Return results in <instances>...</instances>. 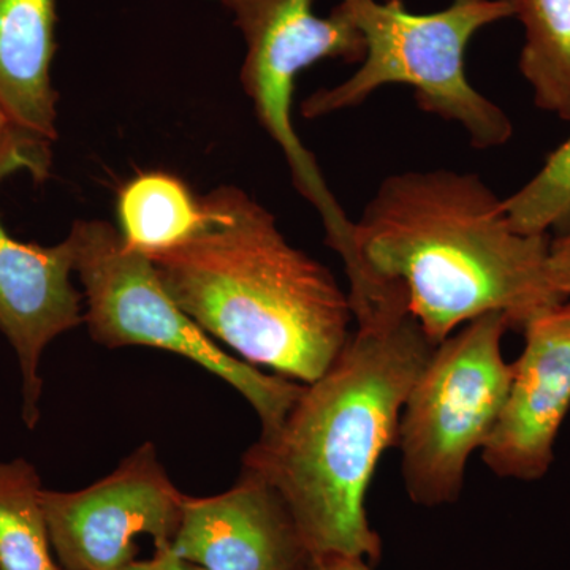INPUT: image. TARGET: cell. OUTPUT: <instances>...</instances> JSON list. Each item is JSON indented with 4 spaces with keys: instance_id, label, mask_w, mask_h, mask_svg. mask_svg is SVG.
<instances>
[{
    "instance_id": "obj_4",
    "label": "cell",
    "mask_w": 570,
    "mask_h": 570,
    "mask_svg": "<svg viewBox=\"0 0 570 570\" xmlns=\"http://www.w3.org/2000/svg\"><path fill=\"white\" fill-rule=\"evenodd\" d=\"M365 40V58L347 80L317 89L302 115L321 119L352 110L389 85L414 91L426 115L460 126L472 148H501L513 135L508 112L469 81L464 52L487 26L515 17V0H452L433 13H412L403 0H340Z\"/></svg>"
},
{
    "instance_id": "obj_20",
    "label": "cell",
    "mask_w": 570,
    "mask_h": 570,
    "mask_svg": "<svg viewBox=\"0 0 570 570\" xmlns=\"http://www.w3.org/2000/svg\"><path fill=\"white\" fill-rule=\"evenodd\" d=\"M14 130L17 129H14L9 116H7L6 110H3L2 105H0V146L7 141V138H9Z\"/></svg>"
},
{
    "instance_id": "obj_2",
    "label": "cell",
    "mask_w": 570,
    "mask_h": 570,
    "mask_svg": "<svg viewBox=\"0 0 570 570\" xmlns=\"http://www.w3.org/2000/svg\"><path fill=\"white\" fill-rule=\"evenodd\" d=\"M550 239L510 224L504 198L469 171L390 175L354 223V257L376 279L403 285L434 344L490 313L510 330L564 302L549 273Z\"/></svg>"
},
{
    "instance_id": "obj_13",
    "label": "cell",
    "mask_w": 570,
    "mask_h": 570,
    "mask_svg": "<svg viewBox=\"0 0 570 570\" xmlns=\"http://www.w3.org/2000/svg\"><path fill=\"white\" fill-rule=\"evenodd\" d=\"M116 212L124 242L146 255L183 245L206 220L202 198L167 171H146L124 184Z\"/></svg>"
},
{
    "instance_id": "obj_6",
    "label": "cell",
    "mask_w": 570,
    "mask_h": 570,
    "mask_svg": "<svg viewBox=\"0 0 570 570\" xmlns=\"http://www.w3.org/2000/svg\"><path fill=\"white\" fill-rule=\"evenodd\" d=\"M508 317L474 318L434 347L412 385L397 433L401 474L422 508L459 501L472 453L482 450L504 407L513 365L502 355Z\"/></svg>"
},
{
    "instance_id": "obj_11",
    "label": "cell",
    "mask_w": 570,
    "mask_h": 570,
    "mask_svg": "<svg viewBox=\"0 0 570 570\" xmlns=\"http://www.w3.org/2000/svg\"><path fill=\"white\" fill-rule=\"evenodd\" d=\"M170 550L205 570H311L316 561L283 494L245 469L224 493L184 499Z\"/></svg>"
},
{
    "instance_id": "obj_15",
    "label": "cell",
    "mask_w": 570,
    "mask_h": 570,
    "mask_svg": "<svg viewBox=\"0 0 570 570\" xmlns=\"http://www.w3.org/2000/svg\"><path fill=\"white\" fill-rule=\"evenodd\" d=\"M41 493L28 460L0 463V570H63L52 557Z\"/></svg>"
},
{
    "instance_id": "obj_8",
    "label": "cell",
    "mask_w": 570,
    "mask_h": 570,
    "mask_svg": "<svg viewBox=\"0 0 570 570\" xmlns=\"http://www.w3.org/2000/svg\"><path fill=\"white\" fill-rule=\"evenodd\" d=\"M186 497L146 442L88 489L43 490L52 553L63 570H121L137 560L140 535L170 549Z\"/></svg>"
},
{
    "instance_id": "obj_9",
    "label": "cell",
    "mask_w": 570,
    "mask_h": 570,
    "mask_svg": "<svg viewBox=\"0 0 570 570\" xmlns=\"http://www.w3.org/2000/svg\"><path fill=\"white\" fill-rule=\"evenodd\" d=\"M51 145L18 132L0 146V181L28 170L36 181L50 175ZM75 246L69 235L55 246L22 243L0 220V332L21 371V417L29 430L40 420V360L56 337L85 324L82 295L70 283Z\"/></svg>"
},
{
    "instance_id": "obj_17",
    "label": "cell",
    "mask_w": 570,
    "mask_h": 570,
    "mask_svg": "<svg viewBox=\"0 0 570 570\" xmlns=\"http://www.w3.org/2000/svg\"><path fill=\"white\" fill-rule=\"evenodd\" d=\"M549 273L553 287L570 298V230L550 243Z\"/></svg>"
},
{
    "instance_id": "obj_10",
    "label": "cell",
    "mask_w": 570,
    "mask_h": 570,
    "mask_svg": "<svg viewBox=\"0 0 570 570\" xmlns=\"http://www.w3.org/2000/svg\"><path fill=\"white\" fill-rule=\"evenodd\" d=\"M521 333L524 347L482 460L498 478L538 482L570 409V298L539 311Z\"/></svg>"
},
{
    "instance_id": "obj_5",
    "label": "cell",
    "mask_w": 570,
    "mask_h": 570,
    "mask_svg": "<svg viewBox=\"0 0 570 570\" xmlns=\"http://www.w3.org/2000/svg\"><path fill=\"white\" fill-rule=\"evenodd\" d=\"M69 236L75 273L85 291V324L97 344L171 352L223 379L245 396L262 422V434L283 425L305 384L266 374L228 355L171 298L151 258L124 242L105 220H77Z\"/></svg>"
},
{
    "instance_id": "obj_19",
    "label": "cell",
    "mask_w": 570,
    "mask_h": 570,
    "mask_svg": "<svg viewBox=\"0 0 570 570\" xmlns=\"http://www.w3.org/2000/svg\"><path fill=\"white\" fill-rule=\"evenodd\" d=\"M170 549L154 551V557H156L157 561H159L160 570H205L202 568H189V566H187L186 562L179 560V558H176L175 554L171 553Z\"/></svg>"
},
{
    "instance_id": "obj_18",
    "label": "cell",
    "mask_w": 570,
    "mask_h": 570,
    "mask_svg": "<svg viewBox=\"0 0 570 570\" xmlns=\"http://www.w3.org/2000/svg\"><path fill=\"white\" fill-rule=\"evenodd\" d=\"M311 570H374L373 566L360 558L328 557L314 561Z\"/></svg>"
},
{
    "instance_id": "obj_21",
    "label": "cell",
    "mask_w": 570,
    "mask_h": 570,
    "mask_svg": "<svg viewBox=\"0 0 570 570\" xmlns=\"http://www.w3.org/2000/svg\"><path fill=\"white\" fill-rule=\"evenodd\" d=\"M121 570H160V568L157 558L153 557L151 560H135L134 562H130V564H127L126 568H122Z\"/></svg>"
},
{
    "instance_id": "obj_14",
    "label": "cell",
    "mask_w": 570,
    "mask_h": 570,
    "mask_svg": "<svg viewBox=\"0 0 570 570\" xmlns=\"http://www.w3.org/2000/svg\"><path fill=\"white\" fill-rule=\"evenodd\" d=\"M519 67L540 110L570 121V0H515Z\"/></svg>"
},
{
    "instance_id": "obj_3",
    "label": "cell",
    "mask_w": 570,
    "mask_h": 570,
    "mask_svg": "<svg viewBox=\"0 0 570 570\" xmlns=\"http://www.w3.org/2000/svg\"><path fill=\"white\" fill-rule=\"evenodd\" d=\"M204 227L148 255L171 298L213 340L255 367L311 384L351 336L347 292L277 227L275 214L236 186L202 197Z\"/></svg>"
},
{
    "instance_id": "obj_12",
    "label": "cell",
    "mask_w": 570,
    "mask_h": 570,
    "mask_svg": "<svg viewBox=\"0 0 570 570\" xmlns=\"http://www.w3.org/2000/svg\"><path fill=\"white\" fill-rule=\"evenodd\" d=\"M56 0H0V105L18 132L58 140Z\"/></svg>"
},
{
    "instance_id": "obj_7",
    "label": "cell",
    "mask_w": 570,
    "mask_h": 570,
    "mask_svg": "<svg viewBox=\"0 0 570 570\" xmlns=\"http://www.w3.org/2000/svg\"><path fill=\"white\" fill-rule=\"evenodd\" d=\"M246 43L239 81L266 134L287 160L296 190L321 214L326 245L336 254L354 243V220L325 183L292 121L296 78L324 59L360 63L366 47L346 11L317 17L314 0H217Z\"/></svg>"
},
{
    "instance_id": "obj_1",
    "label": "cell",
    "mask_w": 570,
    "mask_h": 570,
    "mask_svg": "<svg viewBox=\"0 0 570 570\" xmlns=\"http://www.w3.org/2000/svg\"><path fill=\"white\" fill-rule=\"evenodd\" d=\"M347 295L355 332L305 384L283 425L247 449L242 469L283 494L314 560L376 566L382 539L367 519V490L385 450L397 445L404 403L438 344L403 285L363 273L348 281Z\"/></svg>"
},
{
    "instance_id": "obj_16",
    "label": "cell",
    "mask_w": 570,
    "mask_h": 570,
    "mask_svg": "<svg viewBox=\"0 0 570 570\" xmlns=\"http://www.w3.org/2000/svg\"><path fill=\"white\" fill-rule=\"evenodd\" d=\"M504 205L510 224L524 235H547L570 223V135L530 181L504 198Z\"/></svg>"
}]
</instances>
